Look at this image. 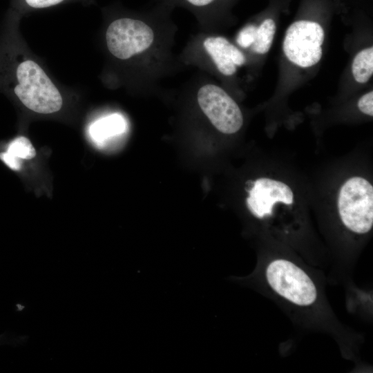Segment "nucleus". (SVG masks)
<instances>
[{"mask_svg":"<svg viewBox=\"0 0 373 373\" xmlns=\"http://www.w3.org/2000/svg\"><path fill=\"white\" fill-rule=\"evenodd\" d=\"M276 32V23L271 19H265L257 27L256 39L252 44V49L258 54L267 52L272 44Z\"/></svg>","mask_w":373,"mask_h":373,"instance_id":"9b49d317","label":"nucleus"},{"mask_svg":"<svg viewBox=\"0 0 373 373\" xmlns=\"http://www.w3.org/2000/svg\"><path fill=\"white\" fill-rule=\"evenodd\" d=\"M203 44L218 70L224 75H233L246 61L244 54L223 37H208Z\"/></svg>","mask_w":373,"mask_h":373,"instance_id":"6e6552de","label":"nucleus"},{"mask_svg":"<svg viewBox=\"0 0 373 373\" xmlns=\"http://www.w3.org/2000/svg\"><path fill=\"white\" fill-rule=\"evenodd\" d=\"M16 75L18 84L14 92L28 108L43 114L61 109L63 100L59 91L37 63L31 60L21 63Z\"/></svg>","mask_w":373,"mask_h":373,"instance_id":"f257e3e1","label":"nucleus"},{"mask_svg":"<svg viewBox=\"0 0 373 373\" xmlns=\"http://www.w3.org/2000/svg\"><path fill=\"white\" fill-rule=\"evenodd\" d=\"M28 339L27 336H15L8 332L0 334V345L8 344L13 346H18L26 343Z\"/></svg>","mask_w":373,"mask_h":373,"instance_id":"dca6fc26","label":"nucleus"},{"mask_svg":"<svg viewBox=\"0 0 373 373\" xmlns=\"http://www.w3.org/2000/svg\"><path fill=\"white\" fill-rule=\"evenodd\" d=\"M352 72L355 80L359 83L367 82L373 73V48L369 47L358 52L355 56Z\"/></svg>","mask_w":373,"mask_h":373,"instance_id":"9d476101","label":"nucleus"},{"mask_svg":"<svg viewBox=\"0 0 373 373\" xmlns=\"http://www.w3.org/2000/svg\"><path fill=\"white\" fill-rule=\"evenodd\" d=\"M338 209L345 227L357 234L369 232L373 226V186L365 178L353 177L341 186Z\"/></svg>","mask_w":373,"mask_h":373,"instance_id":"7ed1b4c3","label":"nucleus"},{"mask_svg":"<svg viewBox=\"0 0 373 373\" xmlns=\"http://www.w3.org/2000/svg\"><path fill=\"white\" fill-rule=\"evenodd\" d=\"M324 38V30L319 23L297 21L286 32L283 50L287 59L294 64L303 68L311 67L322 57Z\"/></svg>","mask_w":373,"mask_h":373,"instance_id":"39448f33","label":"nucleus"},{"mask_svg":"<svg viewBox=\"0 0 373 373\" xmlns=\"http://www.w3.org/2000/svg\"><path fill=\"white\" fill-rule=\"evenodd\" d=\"M126 126L124 118L115 113L95 121L90 126L89 133L96 143L102 144L108 139L123 133Z\"/></svg>","mask_w":373,"mask_h":373,"instance_id":"1a4fd4ad","label":"nucleus"},{"mask_svg":"<svg viewBox=\"0 0 373 373\" xmlns=\"http://www.w3.org/2000/svg\"><path fill=\"white\" fill-rule=\"evenodd\" d=\"M12 155L20 160H30L36 156V151L30 141L26 137L19 136L13 140L7 149Z\"/></svg>","mask_w":373,"mask_h":373,"instance_id":"f8f14e48","label":"nucleus"},{"mask_svg":"<svg viewBox=\"0 0 373 373\" xmlns=\"http://www.w3.org/2000/svg\"><path fill=\"white\" fill-rule=\"evenodd\" d=\"M294 202L291 188L283 182L267 178L256 180L249 191L247 206L251 213L258 218L271 216L276 202L290 205Z\"/></svg>","mask_w":373,"mask_h":373,"instance_id":"0eeeda50","label":"nucleus"},{"mask_svg":"<svg viewBox=\"0 0 373 373\" xmlns=\"http://www.w3.org/2000/svg\"><path fill=\"white\" fill-rule=\"evenodd\" d=\"M265 278L276 294L295 305L308 307L317 300L316 286L311 277L290 260L271 261L265 269Z\"/></svg>","mask_w":373,"mask_h":373,"instance_id":"f03ea898","label":"nucleus"},{"mask_svg":"<svg viewBox=\"0 0 373 373\" xmlns=\"http://www.w3.org/2000/svg\"><path fill=\"white\" fill-rule=\"evenodd\" d=\"M1 160L10 169L17 171L21 167V160L6 151L0 154Z\"/></svg>","mask_w":373,"mask_h":373,"instance_id":"f3484780","label":"nucleus"},{"mask_svg":"<svg viewBox=\"0 0 373 373\" xmlns=\"http://www.w3.org/2000/svg\"><path fill=\"white\" fill-rule=\"evenodd\" d=\"M108 50L115 57L127 59L148 50L154 41L150 24L140 19L123 17L114 20L106 32Z\"/></svg>","mask_w":373,"mask_h":373,"instance_id":"20e7f679","label":"nucleus"},{"mask_svg":"<svg viewBox=\"0 0 373 373\" xmlns=\"http://www.w3.org/2000/svg\"><path fill=\"white\" fill-rule=\"evenodd\" d=\"M63 0H26V3L33 8H46L56 5Z\"/></svg>","mask_w":373,"mask_h":373,"instance_id":"a211bd4d","label":"nucleus"},{"mask_svg":"<svg viewBox=\"0 0 373 373\" xmlns=\"http://www.w3.org/2000/svg\"><path fill=\"white\" fill-rule=\"evenodd\" d=\"M170 2L183 5L200 15L209 12L217 3L218 0H168Z\"/></svg>","mask_w":373,"mask_h":373,"instance_id":"ddd939ff","label":"nucleus"},{"mask_svg":"<svg viewBox=\"0 0 373 373\" xmlns=\"http://www.w3.org/2000/svg\"><path fill=\"white\" fill-rule=\"evenodd\" d=\"M257 27L254 25H247L238 34L237 43L243 48L251 46L256 35Z\"/></svg>","mask_w":373,"mask_h":373,"instance_id":"4468645a","label":"nucleus"},{"mask_svg":"<svg viewBox=\"0 0 373 373\" xmlns=\"http://www.w3.org/2000/svg\"><path fill=\"white\" fill-rule=\"evenodd\" d=\"M197 100L202 111L220 132L233 134L242 127L243 117L238 105L221 87L203 85L198 91Z\"/></svg>","mask_w":373,"mask_h":373,"instance_id":"423d86ee","label":"nucleus"},{"mask_svg":"<svg viewBox=\"0 0 373 373\" xmlns=\"http://www.w3.org/2000/svg\"><path fill=\"white\" fill-rule=\"evenodd\" d=\"M359 110L370 116L373 115V92L370 91L363 95L358 100Z\"/></svg>","mask_w":373,"mask_h":373,"instance_id":"2eb2a0df","label":"nucleus"}]
</instances>
